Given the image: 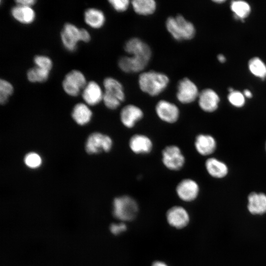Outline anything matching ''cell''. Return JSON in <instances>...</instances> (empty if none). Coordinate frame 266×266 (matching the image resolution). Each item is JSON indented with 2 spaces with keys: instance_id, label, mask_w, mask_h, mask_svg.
<instances>
[{
  "instance_id": "15",
  "label": "cell",
  "mask_w": 266,
  "mask_h": 266,
  "mask_svg": "<svg viewBox=\"0 0 266 266\" xmlns=\"http://www.w3.org/2000/svg\"><path fill=\"white\" fill-rule=\"evenodd\" d=\"M150 61L133 56H126L120 58L118 66L123 72L127 73H137L142 71Z\"/></svg>"
},
{
  "instance_id": "20",
  "label": "cell",
  "mask_w": 266,
  "mask_h": 266,
  "mask_svg": "<svg viewBox=\"0 0 266 266\" xmlns=\"http://www.w3.org/2000/svg\"><path fill=\"white\" fill-rule=\"evenodd\" d=\"M12 18L23 25L32 24L36 19V13L33 7L16 4L10 11Z\"/></svg>"
},
{
  "instance_id": "4",
  "label": "cell",
  "mask_w": 266,
  "mask_h": 266,
  "mask_svg": "<svg viewBox=\"0 0 266 266\" xmlns=\"http://www.w3.org/2000/svg\"><path fill=\"white\" fill-rule=\"evenodd\" d=\"M112 206L114 216L122 221L133 220L137 215L139 209L136 200L128 195H123L115 198Z\"/></svg>"
},
{
  "instance_id": "35",
  "label": "cell",
  "mask_w": 266,
  "mask_h": 266,
  "mask_svg": "<svg viewBox=\"0 0 266 266\" xmlns=\"http://www.w3.org/2000/svg\"><path fill=\"white\" fill-rule=\"evenodd\" d=\"M126 230L127 226L123 222L113 223L110 226V232L114 235L120 234L126 231Z\"/></svg>"
},
{
  "instance_id": "19",
  "label": "cell",
  "mask_w": 266,
  "mask_h": 266,
  "mask_svg": "<svg viewBox=\"0 0 266 266\" xmlns=\"http://www.w3.org/2000/svg\"><path fill=\"white\" fill-rule=\"evenodd\" d=\"M198 104L200 108L206 112H213L218 107L220 99L217 94L213 90L205 89L200 93Z\"/></svg>"
},
{
  "instance_id": "33",
  "label": "cell",
  "mask_w": 266,
  "mask_h": 266,
  "mask_svg": "<svg viewBox=\"0 0 266 266\" xmlns=\"http://www.w3.org/2000/svg\"><path fill=\"white\" fill-rule=\"evenodd\" d=\"M64 92L71 97H77L82 91L80 88L64 78L62 83Z\"/></svg>"
},
{
  "instance_id": "34",
  "label": "cell",
  "mask_w": 266,
  "mask_h": 266,
  "mask_svg": "<svg viewBox=\"0 0 266 266\" xmlns=\"http://www.w3.org/2000/svg\"><path fill=\"white\" fill-rule=\"evenodd\" d=\"M108 2L112 8L118 12L126 11L131 5L129 0H109Z\"/></svg>"
},
{
  "instance_id": "31",
  "label": "cell",
  "mask_w": 266,
  "mask_h": 266,
  "mask_svg": "<svg viewBox=\"0 0 266 266\" xmlns=\"http://www.w3.org/2000/svg\"><path fill=\"white\" fill-rule=\"evenodd\" d=\"M26 165L31 168H36L40 166L42 160L40 156L34 152L27 154L24 158Z\"/></svg>"
},
{
  "instance_id": "36",
  "label": "cell",
  "mask_w": 266,
  "mask_h": 266,
  "mask_svg": "<svg viewBox=\"0 0 266 266\" xmlns=\"http://www.w3.org/2000/svg\"><path fill=\"white\" fill-rule=\"evenodd\" d=\"M91 36L89 31L84 28L80 29V42L88 43L90 41Z\"/></svg>"
},
{
  "instance_id": "6",
  "label": "cell",
  "mask_w": 266,
  "mask_h": 266,
  "mask_svg": "<svg viewBox=\"0 0 266 266\" xmlns=\"http://www.w3.org/2000/svg\"><path fill=\"white\" fill-rule=\"evenodd\" d=\"M155 112L158 118L167 124L176 123L180 117V110L178 106L166 100H160L156 103Z\"/></svg>"
},
{
  "instance_id": "23",
  "label": "cell",
  "mask_w": 266,
  "mask_h": 266,
  "mask_svg": "<svg viewBox=\"0 0 266 266\" xmlns=\"http://www.w3.org/2000/svg\"><path fill=\"white\" fill-rule=\"evenodd\" d=\"M92 112L87 104L78 103L73 107L72 117L74 120L80 125L87 124L91 119Z\"/></svg>"
},
{
  "instance_id": "39",
  "label": "cell",
  "mask_w": 266,
  "mask_h": 266,
  "mask_svg": "<svg viewBox=\"0 0 266 266\" xmlns=\"http://www.w3.org/2000/svg\"><path fill=\"white\" fill-rule=\"evenodd\" d=\"M243 95L247 98H250L252 97L251 92L248 90H245L244 91Z\"/></svg>"
},
{
  "instance_id": "29",
  "label": "cell",
  "mask_w": 266,
  "mask_h": 266,
  "mask_svg": "<svg viewBox=\"0 0 266 266\" xmlns=\"http://www.w3.org/2000/svg\"><path fill=\"white\" fill-rule=\"evenodd\" d=\"M14 87L13 85L7 80L0 79V102L1 104H5L9 98L13 94Z\"/></svg>"
},
{
  "instance_id": "27",
  "label": "cell",
  "mask_w": 266,
  "mask_h": 266,
  "mask_svg": "<svg viewBox=\"0 0 266 266\" xmlns=\"http://www.w3.org/2000/svg\"><path fill=\"white\" fill-rule=\"evenodd\" d=\"M248 66L250 71L255 76L261 78L266 77V66L259 58L251 59L249 62Z\"/></svg>"
},
{
  "instance_id": "28",
  "label": "cell",
  "mask_w": 266,
  "mask_h": 266,
  "mask_svg": "<svg viewBox=\"0 0 266 266\" xmlns=\"http://www.w3.org/2000/svg\"><path fill=\"white\" fill-rule=\"evenodd\" d=\"M231 8L237 18L242 19L247 17L251 11L249 4L242 0L233 1Z\"/></svg>"
},
{
  "instance_id": "10",
  "label": "cell",
  "mask_w": 266,
  "mask_h": 266,
  "mask_svg": "<svg viewBox=\"0 0 266 266\" xmlns=\"http://www.w3.org/2000/svg\"><path fill=\"white\" fill-rule=\"evenodd\" d=\"M199 94L197 86L189 78L184 77L179 81L176 97L180 103L183 104H190L198 98Z\"/></svg>"
},
{
  "instance_id": "11",
  "label": "cell",
  "mask_w": 266,
  "mask_h": 266,
  "mask_svg": "<svg viewBox=\"0 0 266 266\" xmlns=\"http://www.w3.org/2000/svg\"><path fill=\"white\" fill-rule=\"evenodd\" d=\"M144 117V113L142 108L134 104L124 105L121 108L119 114L121 124L127 129L135 128Z\"/></svg>"
},
{
  "instance_id": "24",
  "label": "cell",
  "mask_w": 266,
  "mask_h": 266,
  "mask_svg": "<svg viewBox=\"0 0 266 266\" xmlns=\"http://www.w3.org/2000/svg\"><path fill=\"white\" fill-rule=\"evenodd\" d=\"M131 5L136 14L142 16L153 14L157 6L154 0H133L131 1Z\"/></svg>"
},
{
  "instance_id": "25",
  "label": "cell",
  "mask_w": 266,
  "mask_h": 266,
  "mask_svg": "<svg viewBox=\"0 0 266 266\" xmlns=\"http://www.w3.org/2000/svg\"><path fill=\"white\" fill-rule=\"evenodd\" d=\"M50 72L49 71L34 66L28 70L26 76L31 83H43L48 79Z\"/></svg>"
},
{
  "instance_id": "42",
  "label": "cell",
  "mask_w": 266,
  "mask_h": 266,
  "mask_svg": "<svg viewBox=\"0 0 266 266\" xmlns=\"http://www.w3.org/2000/svg\"><path fill=\"white\" fill-rule=\"evenodd\" d=\"M265 148H266V144H265Z\"/></svg>"
},
{
  "instance_id": "12",
  "label": "cell",
  "mask_w": 266,
  "mask_h": 266,
  "mask_svg": "<svg viewBox=\"0 0 266 266\" xmlns=\"http://www.w3.org/2000/svg\"><path fill=\"white\" fill-rule=\"evenodd\" d=\"M80 29L74 24H64L60 33V38L64 47L69 52L75 51L80 42Z\"/></svg>"
},
{
  "instance_id": "32",
  "label": "cell",
  "mask_w": 266,
  "mask_h": 266,
  "mask_svg": "<svg viewBox=\"0 0 266 266\" xmlns=\"http://www.w3.org/2000/svg\"><path fill=\"white\" fill-rule=\"evenodd\" d=\"M229 102L235 107H240L245 104V98L243 94L239 91H233L228 96Z\"/></svg>"
},
{
  "instance_id": "26",
  "label": "cell",
  "mask_w": 266,
  "mask_h": 266,
  "mask_svg": "<svg viewBox=\"0 0 266 266\" xmlns=\"http://www.w3.org/2000/svg\"><path fill=\"white\" fill-rule=\"evenodd\" d=\"M64 79L75 85L82 91L88 83L84 73L77 69H72L68 72L65 76Z\"/></svg>"
},
{
  "instance_id": "3",
  "label": "cell",
  "mask_w": 266,
  "mask_h": 266,
  "mask_svg": "<svg viewBox=\"0 0 266 266\" xmlns=\"http://www.w3.org/2000/svg\"><path fill=\"white\" fill-rule=\"evenodd\" d=\"M103 86L102 101L104 105L110 110L117 109L126 98L122 84L113 77H107L103 81Z\"/></svg>"
},
{
  "instance_id": "14",
  "label": "cell",
  "mask_w": 266,
  "mask_h": 266,
  "mask_svg": "<svg viewBox=\"0 0 266 266\" xmlns=\"http://www.w3.org/2000/svg\"><path fill=\"white\" fill-rule=\"evenodd\" d=\"M166 220L171 226L176 229H182L188 225L190 216L187 210L180 205L171 207L166 213Z\"/></svg>"
},
{
  "instance_id": "7",
  "label": "cell",
  "mask_w": 266,
  "mask_h": 266,
  "mask_svg": "<svg viewBox=\"0 0 266 266\" xmlns=\"http://www.w3.org/2000/svg\"><path fill=\"white\" fill-rule=\"evenodd\" d=\"M175 192L181 200L190 202L198 198L200 187L197 181L194 179L185 177L178 182L175 188Z\"/></svg>"
},
{
  "instance_id": "37",
  "label": "cell",
  "mask_w": 266,
  "mask_h": 266,
  "mask_svg": "<svg viewBox=\"0 0 266 266\" xmlns=\"http://www.w3.org/2000/svg\"><path fill=\"white\" fill-rule=\"evenodd\" d=\"M16 4L33 7L36 2L35 0H17L15 1Z\"/></svg>"
},
{
  "instance_id": "2",
  "label": "cell",
  "mask_w": 266,
  "mask_h": 266,
  "mask_svg": "<svg viewBox=\"0 0 266 266\" xmlns=\"http://www.w3.org/2000/svg\"><path fill=\"white\" fill-rule=\"evenodd\" d=\"M166 27L172 38L179 41L190 40L196 33L193 24L180 14L168 17L166 21Z\"/></svg>"
},
{
  "instance_id": "5",
  "label": "cell",
  "mask_w": 266,
  "mask_h": 266,
  "mask_svg": "<svg viewBox=\"0 0 266 266\" xmlns=\"http://www.w3.org/2000/svg\"><path fill=\"white\" fill-rule=\"evenodd\" d=\"M161 155L162 165L169 171H179L185 166L186 157L181 148L177 145L171 144L165 146Z\"/></svg>"
},
{
  "instance_id": "18",
  "label": "cell",
  "mask_w": 266,
  "mask_h": 266,
  "mask_svg": "<svg viewBox=\"0 0 266 266\" xmlns=\"http://www.w3.org/2000/svg\"><path fill=\"white\" fill-rule=\"evenodd\" d=\"M194 145L197 152L202 156L211 155L217 147L215 138L212 135L205 133H199L196 135Z\"/></svg>"
},
{
  "instance_id": "1",
  "label": "cell",
  "mask_w": 266,
  "mask_h": 266,
  "mask_svg": "<svg viewBox=\"0 0 266 266\" xmlns=\"http://www.w3.org/2000/svg\"><path fill=\"white\" fill-rule=\"evenodd\" d=\"M169 83L166 74L155 70L141 72L138 77V86L142 92L151 97L159 96L164 92Z\"/></svg>"
},
{
  "instance_id": "22",
  "label": "cell",
  "mask_w": 266,
  "mask_h": 266,
  "mask_svg": "<svg viewBox=\"0 0 266 266\" xmlns=\"http://www.w3.org/2000/svg\"><path fill=\"white\" fill-rule=\"evenodd\" d=\"M204 166L207 173L214 178H222L228 173L229 169L227 165L214 157L207 159Z\"/></svg>"
},
{
  "instance_id": "40",
  "label": "cell",
  "mask_w": 266,
  "mask_h": 266,
  "mask_svg": "<svg viewBox=\"0 0 266 266\" xmlns=\"http://www.w3.org/2000/svg\"><path fill=\"white\" fill-rule=\"evenodd\" d=\"M217 58L221 63H224L226 61V58L222 54L218 55Z\"/></svg>"
},
{
  "instance_id": "13",
  "label": "cell",
  "mask_w": 266,
  "mask_h": 266,
  "mask_svg": "<svg viewBox=\"0 0 266 266\" xmlns=\"http://www.w3.org/2000/svg\"><path fill=\"white\" fill-rule=\"evenodd\" d=\"M124 48L130 56L142 58L149 61L152 56L150 46L138 37H132L128 40L125 43Z\"/></svg>"
},
{
  "instance_id": "41",
  "label": "cell",
  "mask_w": 266,
  "mask_h": 266,
  "mask_svg": "<svg viewBox=\"0 0 266 266\" xmlns=\"http://www.w3.org/2000/svg\"><path fill=\"white\" fill-rule=\"evenodd\" d=\"M215 2L220 3L225 2V0H214Z\"/></svg>"
},
{
  "instance_id": "30",
  "label": "cell",
  "mask_w": 266,
  "mask_h": 266,
  "mask_svg": "<svg viewBox=\"0 0 266 266\" xmlns=\"http://www.w3.org/2000/svg\"><path fill=\"white\" fill-rule=\"evenodd\" d=\"M33 61L35 66L49 71H51L53 67V64L51 59L45 55H36Z\"/></svg>"
},
{
  "instance_id": "8",
  "label": "cell",
  "mask_w": 266,
  "mask_h": 266,
  "mask_svg": "<svg viewBox=\"0 0 266 266\" xmlns=\"http://www.w3.org/2000/svg\"><path fill=\"white\" fill-rule=\"evenodd\" d=\"M130 150L136 155H147L153 150L154 144L152 138L142 133H135L132 135L128 140Z\"/></svg>"
},
{
  "instance_id": "16",
  "label": "cell",
  "mask_w": 266,
  "mask_h": 266,
  "mask_svg": "<svg viewBox=\"0 0 266 266\" xmlns=\"http://www.w3.org/2000/svg\"><path fill=\"white\" fill-rule=\"evenodd\" d=\"M103 93L101 86L96 81L91 80L82 91V97L86 104L94 106L102 101Z\"/></svg>"
},
{
  "instance_id": "38",
  "label": "cell",
  "mask_w": 266,
  "mask_h": 266,
  "mask_svg": "<svg viewBox=\"0 0 266 266\" xmlns=\"http://www.w3.org/2000/svg\"><path fill=\"white\" fill-rule=\"evenodd\" d=\"M152 266H168L167 264H166L165 263L162 262V261H155L154 262L152 265Z\"/></svg>"
},
{
  "instance_id": "21",
  "label": "cell",
  "mask_w": 266,
  "mask_h": 266,
  "mask_svg": "<svg viewBox=\"0 0 266 266\" xmlns=\"http://www.w3.org/2000/svg\"><path fill=\"white\" fill-rule=\"evenodd\" d=\"M84 20L86 24L90 28L99 29L105 24L106 18L102 10L91 7L87 8L84 11Z\"/></svg>"
},
{
  "instance_id": "17",
  "label": "cell",
  "mask_w": 266,
  "mask_h": 266,
  "mask_svg": "<svg viewBox=\"0 0 266 266\" xmlns=\"http://www.w3.org/2000/svg\"><path fill=\"white\" fill-rule=\"evenodd\" d=\"M247 209L253 216L266 214V194L255 192L250 193L247 197Z\"/></svg>"
},
{
  "instance_id": "9",
  "label": "cell",
  "mask_w": 266,
  "mask_h": 266,
  "mask_svg": "<svg viewBox=\"0 0 266 266\" xmlns=\"http://www.w3.org/2000/svg\"><path fill=\"white\" fill-rule=\"evenodd\" d=\"M111 137L99 132L92 133L86 143V150L89 154H97L101 152H108L113 147Z\"/></svg>"
}]
</instances>
